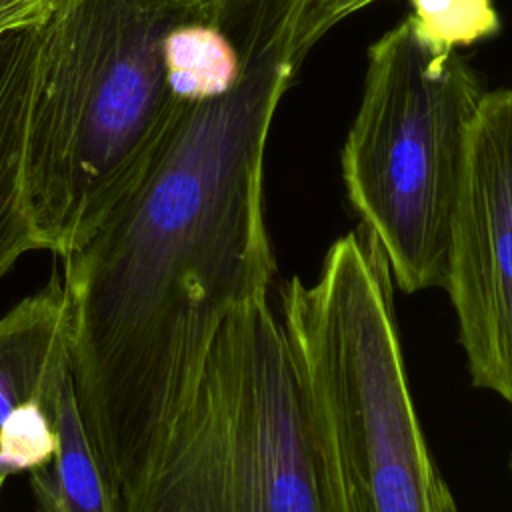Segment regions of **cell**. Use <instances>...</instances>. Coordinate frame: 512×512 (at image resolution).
Returning a JSON list of instances; mask_svg holds the SVG:
<instances>
[{
  "mask_svg": "<svg viewBox=\"0 0 512 512\" xmlns=\"http://www.w3.org/2000/svg\"><path fill=\"white\" fill-rule=\"evenodd\" d=\"M286 48L240 46L236 82L182 102L146 172L64 260L78 412L126 512L220 322L270 294L264 150L292 84Z\"/></svg>",
  "mask_w": 512,
  "mask_h": 512,
  "instance_id": "cell-1",
  "label": "cell"
},
{
  "mask_svg": "<svg viewBox=\"0 0 512 512\" xmlns=\"http://www.w3.org/2000/svg\"><path fill=\"white\" fill-rule=\"evenodd\" d=\"M214 0H54L38 26L24 202L42 250L82 248L132 192L170 130L164 40Z\"/></svg>",
  "mask_w": 512,
  "mask_h": 512,
  "instance_id": "cell-2",
  "label": "cell"
},
{
  "mask_svg": "<svg viewBox=\"0 0 512 512\" xmlns=\"http://www.w3.org/2000/svg\"><path fill=\"white\" fill-rule=\"evenodd\" d=\"M280 316L342 512H456L412 400L376 240L362 226L340 236L314 282L282 286Z\"/></svg>",
  "mask_w": 512,
  "mask_h": 512,
  "instance_id": "cell-3",
  "label": "cell"
},
{
  "mask_svg": "<svg viewBox=\"0 0 512 512\" xmlns=\"http://www.w3.org/2000/svg\"><path fill=\"white\" fill-rule=\"evenodd\" d=\"M270 294L234 308L126 512H342Z\"/></svg>",
  "mask_w": 512,
  "mask_h": 512,
  "instance_id": "cell-4",
  "label": "cell"
},
{
  "mask_svg": "<svg viewBox=\"0 0 512 512\" xmlns=\"http://www.w3.org/2000/svg\"><path fill=\"white\" fill-rule=\"evenodd\" d=\"M482 94L466 58L430 44L412 14L368 48L342 180L406 294L446 282L466 136Z\"/></svg>",
  "mask_w": 512,
  "mask_h": 512,
  "instance_id": "cell-5",
  "label": "cell"
},
{
  "mask_svg": "<svg viewBox=\"0 0 512 512\" xmlns=\"http://www.w3.org/2000/svg\"><path fill=\"white\" fill-rule=\"evenodd\" d=\"M442 288L472 384L512 408V88L484 92L468 128Z\"/></svg>",
  "mask_w": 512,
  "mask_h": 512,
  "instance_id": "cell-6",
  "label": "cell"
},
{
  "mask_svg": "<svg viewBox=\"0 0 512 512\" xmlns=\"http://www.w3.org/2000/svg\"><path fill=\"white\" fill-rule=\"evenodd\" d=\"M70 300L54 274L0 316V480L46 464L72 380Z\"/></svg>",
  "mask_w": 512,
  "mask_h": 512,
  "instance_id": "cell-7",
  "label": "cell"
},
{
  "mask_svg": "<svg viewBox=\"0 0 512 512\" xmlns=\"http://www.w3.org/2000/svg\"><path fill=\"white\" fill-rule=\"evenodd\" d=\"M38 26L0 36V280L28 252L42 250L24 202V138Z\"/></svg>",
  "mask_w": 512,
  "mask_h": 512,
  "instance_id": "cell-8",
  "label": "cell"
},
{
  "mask_svg": "<svg viewBox=\"0 0 512 512\" xmlns=\"http://www.w3.org/2000/svg\"><path fill=\"white\" fill-rule=\"evenodd\" d=\"M28 484L38 512H120L78 412L72 380L58 408L56 450L28 472Z\"/></svg>",
  "mask_w": 512,
  "mask_h": 512,
  "instance_id": "cell-9",
  "label": "cell"
},
{
  "mask_svg": "<svg viewBox=\"0 0 512 512\" xmlns=\"http://www.w3.org/2000/svg\"><path fill=\"white\" fill-rule=\"evenodd\" d=\"M166 76L180 102L228 90L240 72L238 44L220 12V2L182 22L164 40Z\"/></svg>",
  "mask_w": 512,
  "mask_h": 512,
  "instance_id": "cell-10",
  "label": "cell"
},
{
  "mask_svg": "<svg viewBox=\"0 0 512 512\" xmlns=\"http://www.w3.org/2000/svg\"><path fill=\"white\" fill-rule=\"evenodd\" d=\"M410 4L420 34L446 52L472 46L500 30L492 0H410Z\"/></svg>",
  "mask_w": 512,
  "mask_h": 512,
  "instance_id": "cell-11",
  "label": "cell"
},
{
  "mask_svg": "<svg viewBox=\"0 0 512 512\" xmlns=\"http://www.w3.org/2000/svg\"><path fill=\"white\" fill-rule=\"evenodd\" d=\"M378 0H298L294 24V58L298 64L310 48L338 22Z\"/></svg>",
  "mask_w": 512,
  "mask_h": 512,
  "instance_id": "cell-12",
  "label": "cell"
},
{
  "mask_svg": "<svg viewBox=\"0 0 512 512\" xmlns=\"http://www.w3.org/2000/svg\"><path fill=\"white\" fill-rule=\"evenodd\" d=\"M54 0H0V36L14 28L40 24Z\"/></svg>",
  "mask_w": 512,
  "mask_h": 512,
  "instance_id": "cell-13",
  "label": "cell"
},
{
  "mask_svg": "<svg viewBox=\"0 0 512 512\" xmlns=\"http://www.w3.org/2000/svg\"><path fill=\"white\" fill-rule=\"evenodd\" d=\"M4 484H6V482H2V480H0V496H2V488H4Z\"/></svg>",
  "mask_w": 512,
  "mask_h": 512,
  "instance_id": "cell-14",
  "label": "cell"
},
{
  "mask_svg": "<svg viewBox=\"0 0 512 512\" xmlns=\"http://www.w3.org/2000/svg\"><path fill=\"white\" fill-rule=\"evenodd\" d=\"M510 468H512V456H510Z\"/></svg>",
  "mask_w": 512,
  "mask_h": 512,
  "instance_id": "cell-15",
  "label": "cell"
}]
</instances>
